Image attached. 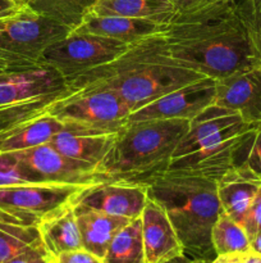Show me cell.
I'll use <instances>...</instances> for the list:
<instances>
[{
    "label": "cell",
    "instance_id": "obj_24",
    "mask_svg": "<svg viewBox=\"0 0 261 263\" xmlns=\"http://www.w3.org/2000/svg\"><path fill=\"white\" fill-rule=\"evenodd\" d=\"M211 241L216 256L246 254L251 251V240L245 228L223 211L212 226Z\"/></svg>",
    "mask_w": 261,
    "mask_h": 263
},
{
    "label": "cell",
    "instance_id": "obj_34",
    "mask_svg": "<svg viewBox=\"0 0 261 263\" xmlns=\"http://www.w3.org/2000/svg\"><path fill=\"white\" fill-rule=\"evenodd\" d=\"M170 2L176 7L177 12H184V10H191L194 8L205 7L217 2H227V0H170Z\"/></svg>",
    "mask_w": 261,
    "mask_h": 263
},
{
    "label": "cell",
    "instance_id": "obj_30",
    "mask_svg": "<svg viewBox=\"0 0 261 263\" xmlns=\"http://www.w3.org/2000/svg\"><path fill=\"white\" fill-rule=\"evenodd\" d=\"M241 167L261 182V123L253 133L247 154Z\"/></svg>",
    "mask_w": 261,
    "mask_h": 263
},
{
    "label": "cell",
    "instance_id": "obj_44",
    "mask_svg": "<svg viewBox=\"0 0 261 263\" xmlns=\"http://www.w3.org/2000/svg\"><path fill=\"white\" fill-rule=\"evenodd\" d=\"M50 263H58V262H56V261H55V259H54V258H51V261H50Z\"/></svg>",
    "mask_w": 261,
    "mask_h": 263
},
{
    "label": "cell",
    "instance_id": "obj_18",
    "mask_svg": "<svg viewBox=\"0 0 261 263\" xmlns=\"http://www.w3.org/2000/svg\"><path fill=\"white\" fill-rule=\"evenodd\" d=\"M165 27L166 25H160L153 21L135 20L118 15L87 14L81 23L72 30V32L105 36L130 45L141 39L163 32L165 31Z\"/></svg>",
    "mask_w": 261,
    "mask_h": 263
},
{
    "label": "cell",
    "instance_id": "obj_8",
    "mask_svg": "<svg viewBox=\"0 0 261 263\" xmlns=\"http://www.w3.org/2000/svg\"><path fill=\"white\" fill-rule=\"evenodd\" d=\"M128 46V44L105 36L71 31L66 37L56 40L45 49L40 63L56 69L67 82L90 69L114 61Z\"/></svg>",
    "mask_w": 261,
    "mask_h": 263
},
{
    "label": "cell",
    "instance_id": "obj_39",
    "mask_svg": "<svg viewBox=\"0 0 261 263\" xmlns=\"http://www.w3.org/2000/svg\"><path fill=\"white\" fill-rule=\"evenodd\" d=\"M25 68H26V67H25ZM13 69H19V68H17V67H13L12 64H9L8 62L0 59V74L5 73V72L13 71Z\"/></svg>",
    "mask_w": 261,
    "mask_h": 263
},
{
    "label": "cell",
    "instance_id": "obj_25",
    "mask_svg": "<svg viewBox=\"0 0 261 263\" xmlns=\"http://www.w3.org/2000/svg\"><path fill=\"white\" fill-rule=\"evenodd\" d=\"M97 0H27L26 5L35 12L71 28L81 23Z\"/></svg>",
    "mask_w": 261,
    "mask_h": 263
},
{
    "label": "cell",
    "instance_id": "obj_4",
    "mask_svg": "<svg viewBox=\"0 0 261 263\" xmlns=\"http://www.w3.org/2000/svg\"><path fill=\"white\" fill-rule=\"evenodd\" d=\"M147 193L165 210L184 256L193 262H211L216 257L211 230L222 213L216 181L166 171L147 185Z\"/></svg>",
    "mask_w": 261,
    "mask_h": 263
},
{
    "label": "cell",
    "instance_id": "obj_7",
    "mask_svg": "<svg viewBox=\"0 0 261 263\" xmlns=\"http://www.w3.org/2000/svg\"><path fill=\"white\" fill-rule=\"evenodd\" d=\"M48 110L64 125L101 133H118L132 113L117 92L107 89L66 91L51 103Z\"/></svg>",
    "mask_w": 261,
    "mask_h": 263
},
{
    "label": "cell",
    "instance_id": "obj_29",
    "mask_svg": "<svg viewBox=\"0 0 261 263\" xmlns=\"http://www.w3.org/2000/svg\"><path fill=\"white\" fill-rule=\"evenodd\" d=\"M35 182L12 152L0 153V187Z\"/></svg>",
    "mask_w": 261,
    "mask_h": 263
},
{
    "label": "cell",
    "instance_id": "obj_27",
    "mask_svg": "<svg viewBox=\"0 0 261 263\" xmlns=\"http://www.w3.org/2000/svg\"><path fill=\"white\" fill-rule=\"evenodd\" d=\"M40 240L36 225L23 226L0 222V263L7 262Z\"/></svg>",
    "mask_w": 261,
    "mask_h": 263
},
{
    "label": "cell",
    "instance_id": "obj_37",
    "mask_svg": "<svg viewBox=\"0 0 261 263\" xmlns=\"http://www.w3.org/2000/svg\"><path fill=\"white\" fill-rule=\"evenodd\" d=\"M243 263H261V256L255 253V252L250 251L243 257Z\"/></svg>",
    "mask_w": 261,
    "mask_h": 263
},
{
    "label": "cell",
    "instance_id": "obj_1",
    "mask_svg": "<svg viewBox=\"0 0 261 263\" xmlns=\"http://www.w3.org/2000/svg\"><path fill=\"white\" fill-rule=\"evenodd\" d=\"M164 37L174 59L215 81L261 67L235 0L177 12Z\"/></svg>",
    "mask_w": 261,
    "mask_h": 263
},
{
    "label": "cell",
    "instance_id": "obj_26",
    "mask_svg": "<svg viewBox=\"0 0 261 263\" xmlns=\"http://www.w3.org/2000/svg\"><path fill=\"white\" fill-rule=\"evenodd\" d=\"M61 94L49 95L37 99L23 100L8 105H0V134H7L22 123L46 112L51 103Z\"/></svg>",
    "mask_w": 261,
    "mask_h": 263
},
{
    "label": "cell",
    "instance_id": "obj_3",
    "mask_svg": "<svg viewBox=\"0 0 261 263\" xmlns=\"http://www.w3.org/2000/svg\"><path fill=\"white\" fill-rule=\"evenodd\" d=\"M237 112L212 103L189 121V127L173 154L168 171L217 180L242 166L253 133Z\"/></svg>",
    "mask_w": 261,
    "mask_h": 263
},
{
    "label": "cell",
    "instance_id": "obj_12",
    "mask_svg": "<svg viewBox=\"0 0 261 263\" xmlns=\"http://www.w3.org/2000/svg\"><path fill=\"white\" fill-rule=\"evenodd\" d=\"M83 186L51 182H27L0 187V208L37 220L66 204Z\"/></svg>",
    "mask_w": 261,
    "mask_h": 263
},
{
    "label": "cell",
    "instance_id": "obj_35",
    "mask_svg": "<svg viewBox=\"0 0 261 263\" xmlns=\"http://www.w3.org/2000/svg\"><path fill=\"white\" fill-rule=\"evenodd\" d=\"M251 251L261 256V233L256 234V235L251 239Z\"/></svg>",
    "mask_w": 261,
    "mask_h": 263
},
{
    "label": "cell",
    "instance_id": "obj_19",
    "mask_svg": "<svg viewBox=\"0 0 261 263\" xmlns=\"http://www.w3.org/2000/svg\"><path fill=\"white\" fill-rule=\"evenodd\" d=\"M216 184L222 211L242 225L261 182L245 168L237 167L223 175Z\"/></svg>",
    "mask_w": 261,
    "mask_h": 263
},
{
    "label": "cell",
    "instance_id": "obj_43",
    "mask_svg": "<svg viewBox=\"0 0 261 263\" xmlns=\"http://www.w3.org/2000/svg\"><path fill=\"white\" fill-rule=\"evenodd\" d=\"M10 133H12V131H10ZM10 133H7V134H0V140H2V139L4 138V136H7L8 134H10Z\"/></svg>",
    "mask_w": 261,
    "mask_h": 263
},
{
    "label": "cell",
    "instance_id": "obj_36",
    "mask_svg": "<svg viewBox=\"0 0 261 263\" xmlns=\"http://www.w3.org/2000/svg\"><path fill=\"white\" fill-rule=\"evenodd\" d=\"M15 7H18V4L13 0H0V14L5 12H9V10L14 9Z\"/></svg>",
    "mask_w": 261,
    "mask_h": 263
},
{
    "label": "cell",
    "instance_id": "obj_32",
    "mask_svg": "<svg viewBox=\"0 0 261 263\" xmlns=\"http://www.w3.org/2000/svg\"><path fill=\"white\" fill-rule=\"evenodd\" d=\"M50 261L51 256L40 240L4 263H50Z\"/></svg>",
    "mask_w": 261,
    "mask_h": 263
},
{
    "label": "cell",
    "instance_id": "obj_22",
    "mask_svg": "<svg viewBox=\"0 0 261 263\" xmlns=\"http://www.w3.org/2000/svg\"><path fill=\"white\" fill-rule=\"evenodd\" d=\"M63 128L64 123L46 110L4 136L0 140V153L25 151L48 144Z\"/></svg>",
    "mask_w": 261,
    "mask_h": 263
},
{
    "label": "cell",
    "instance_id": "obj_16",
    "mask_svg": "<svg viewBox=\"0 0 261 263\" xmlns=\"http://www.w3.org/2000/svg\"><path fill=\"white\" fill-rule=\"evenodd\" d=\"M118 133H101L78 126L64 125L50 140V145L64 156L99 168L112 149Z\"/></svg>",
    "mask_w": 261,
    "mask_h": 263
},
{
    "label": "cell",
    "instance_id": "obj_23",
    "mask_svg": "<svg viewBox=\"0 0 261 263\" xmlns=\"http://www.w3.org/2000/svg\"><path fill=\"white\" fill-rule=\"evenodd\" d=\"M105 263H145L141 217L130 220L113 238L104 257Z\"/></svg>",
    "mask_w": 261,
    "mask_h": 263
},
{
    "label": "cell",
    "instance_id": "obj_9",
    "mask_svg": "<svg viewBox=\"0 0 261 263\" xmlns=\"http://www.w3.org/2000/svg\"><path fill=\"white\" fill-rule=\"evenodd\" d=\"M12 153L35 182L89 186L110 181L99 168L64 156L49 143Z\"/></svg>",
    "mask_w": 261,
    "mask_h": 263
},
{
    "label": "cell",
    "instance_id": "obj_10",
    "mask_svg": "<svg viewBox=\"0 0 261 263\" xmlns=\"http://www.w3.org/2000/svg\"><path fill=\"white\" fill-rule=\"evenodd\" d=\"M148 199L147 185L104 181L79 189L71 199L76 208H90L118 217H141Z\"/></svg>",
    "mask_w": 261,
    "mask_h": 263
},
{
    "label": "cell",
    "instance_id": "obj_20",
    "mask_svg": "<svg viewBox=\"0 0 261 263\" xmlns=\"http://www.w3.org/2000/svg\"><path fill=\"white\" fill-rule=\"evenodd\" d=\"M74 211L81 234L82 248L102 259L115 234L130 221L90 208L74 207Z\"/></svg>",
    "mask_w": 261,
    "mask_h": 263
},
{
    "label": "cell",
    "instance_id": "obj_2",
    "mask_svg": "<svg viewBox=\"0 0 261 263\" xmlns=\"http://www.w3.org/2000/svg\"><path fill=\"white\" fill-rule=\"evenodd\" d=\"M204 79L207 77L173 58L163 31L130 44L114 61L68 80L67 91L112 90L133 113L163 95Z\"/></svg>",
    "mask_w": 261,
    "mask_h": 263
},
{
    "label": "cell",
    "instance_id": "obj_46",
    "mask_svg": "<svg viewBox=\"0 0 261 263\" xmlns=\"http://www.w3.org/2000/svg\"><path fill=\"white\" fill-rule=\"evenodd\" d=\"M13 2H15V0H13Z\"/></svg>",
    "mask_w": 261,
    "mask_h": 263
},
{
    "label": "cell",
    "instance_id": "obj_42",
    "mask_svg": "<svg viewBox=\"0 0 261 263\" xmlns=\"http://www.w3.org/2000/svg\"><path fill=\"white\" fill-rule=\"evenodd\" d=\"M15 3H17L18 5H26L27 0H15Z\"/></svg>",
    "mask_w": 261,
    "mask_h": 263
},
{
    "label": "cell",
    "instance_id": "obj_14",
    "mask_svg": "<svg viewBox=\"0 0 261 263\" xmlns=\"http://www.w3.org/2000/svg\"><path fill=\"white\" fill-rule=\"evenodd\" d=\"M214 104L237 112L246 122L261 123V67L216 80Z\"/></svg>",
    "mask_w": 261,
    "mask_h": 263
},
{
    "label": "cell",
    "instance_id": "obj_11",
    "mask_svg": "<svg viewBox=\"0 0 261 263\" xmlns=\"http://www.w3.org/2000/svg\"><path fill=\"white\" fill-rule=\"evenodd\" d=\"M215 80L204 79L158 98L130 113L128 122L146 120H188L214 103Z\"/></svg>",
    "mask_w": 261,
    "mask_h": 263
},
{
    "label": "cell",
    "instance_id": "obj_5",
    "mask_svg": "<svg viewBox=\"0 0 261 263\" xmlns=\"http://www.w3.org/2000/svg\"><path fill=\"white\" fill-rule=\"evenodd\" d=\"M189 121L146 120L127 122L99 166L110 181L148 185L165 174Z\"/></svg>",
    "mask_w": 261,
    "mask_h": 263
},
{
    "label": "cell",
    "instance_id": "obj_31",
    "mask_svg": "<svg viewBox=\"0 0 261 263\" xmlns=\"http://www.w3.org/2000/svg\"><path fill=\"white\" fill-rule=\"evenodd\" d=\"M242 226L245 228L250 240L256 234L261 233V185L258 187L257 194H256L247 215H246L245 220H243Z\"/></svg>",
    "mask_w": 261,
    "mask_h": 263
},
{
    "label": "cell",
    "instance_id": "obj_40",
    "mask_svg": "<svg viewBox=\"0 0 261 263\" xmlns=\"http://www.w3.org/2000/svg\"><path fill=\"white\" fill-rule=\"evenodd\" d=\"M165 263H191V259L187 258L186 256H181V257H177V258L171 259V261H168Z\"/></svg>",
    "mask_w": 261,
    "mask_h": 263
},
{
    "label": "cell",
    "instance_id": "obj_21",
    "mask_svg": "<svg viewBox=\"0 0 261 263\" xmlns=\"http://www.w3.org/2000/svg\"><path fill=\"white\" fill-rule=\"evenodd\" d=\"M176 13L170 0H97L87 14L118 15L168 25Z\"/></svg>",
    "mask_w": 261,
    "mask_h": 263
},
{
    "label": "cell",
    "instance_id": "obj_6",
    "mask_svg": "<svg viewBox=\"0 0 261 263\" xmlns=\"http://www.w3.org/2000/svg\"><path fill=\"white\" fill-rule=\"evenodd\" d=\"M69 32L67 26L18 5L0 14V59L17 68L37 66L45 49Z\"/></svg>",
    "mask_w": 261,
    "mask_h": 263
},
{
    "label": "cell",
    "instance_id": "obj_41",
    "mask_svg": "<svg viewBox=\"0 0 261 263\" xmlns=\"http://www.w3.org/2000/svg\"><path fill=\"white\" fill-rule=\"evenodd\" d=\"M243 257H245V254H235L233 263H243Z\"/></svg>",
    "mask_w": 261,
    "mask_h": 263
},
{
    "label": "cell",
    "instance_id": "obj_13",
    "mask_svg": "<svg viewBox=\"0 0 261 263\" xmlns=\"http://www.w3.org/2000/svg\"><path fill=\"white\" fill-rule=\"evenodd\" d=\"M66 91V79L56 69L45 64L13 69L0 74V105Z\"/></svg>",
    "mask_w": 261,
    "mask_h": 263
},
{
    "label": "cell",
    "instance_id": "obj_33",
    "mask_svg": "<svg viewBox=\"0 0 261 263\" xmlns=\"http://www.w3.org/2000/svg\"><path fill=\"white\" fill-rule=\"evenodd\" d=\"M54 259L58 263H105L104 259L83 248L64 252Z\"/></svg>",
    "mask_w": 261,
    "mask_h": 263
},
{
    "label": "cell",
    "instance_id": "obj_17",
    "mask_svg": "<svg viewBox=\"0 0 261 263\" xmlns=\"http://www.w3.org/2000/svg\"><path fill=\"white\" fill-rule=\"evenodd\" d=\"M36 228L51 258H56L64 252L82 248L76 211L71 200L41 216Z\"/></svg>",
    "mask_w": 261,
    "mask_h": 263
},
{
    "label": "cell",
    "instance_id": "obj_15",
    "mask_svg": "<svg viewBox=\"0 0 261 263\" xmlns=\"http://www.w3.org/2000/svg\"><path fill=\"white\" fill-rule=\"evenodd\" d=\"M145 263H165L184 256L178 235L165 210L148 197L141 213Z\"/></svg>",
    "mask_w": 261,
    "mask_h": 263
},
{
    "label": "cell",
    "instance_id": "obj_38",
    "mask_svg": "<svg viewBox=\"0 0 261 263\" xmlns=\"http://www.w3.org/2000/svg\"><path fill=\"white\" fill-rule=\"evenodd\" d=\"M235 254H224V256H216L210 263H233Z\"/></svg>",
    "mask_w": 261,
    "mask_h": 263
},
{
    "label": "cell",
    "instance_id": "obj_28",
    "mask_svg": "<svg viewBox=\"0 0 261 263\" xmlns=\"http://www.w3.org/2000/svg\"><path fill=\"white\" fill-rule=\"evenodd\" d=\"M235 5L261 64V0H235Z\"/></svg>",
    "mask_w": 261,
    "mask_h": 263
},
{
    "label": "cell",
    "instance_id": "obj_45",
    "mask_svg": "<svg viewBox=\"0 0 261 263\" xmlns=\"http://www.w3.org/2000/svg\"><path fill=\"white\" fill-rule=\"evenodd\" d=\"M191 263H201V262H193V261H191Z\"/></svg>",
    "mask_w": 261,
    "mask_h": 263
}]
</instances>
